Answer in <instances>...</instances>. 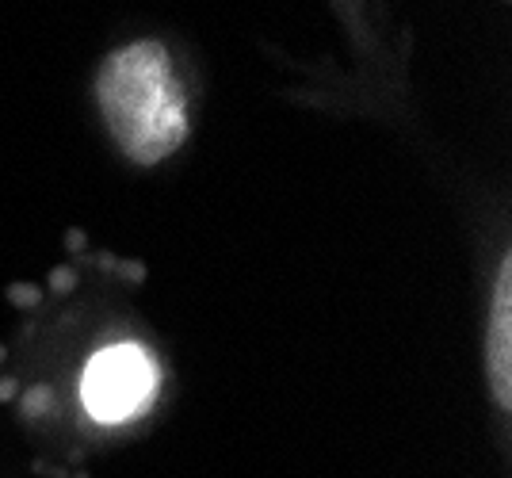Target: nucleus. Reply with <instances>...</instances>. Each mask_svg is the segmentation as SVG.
<instances>
[{
	"mask_svg": "<svg viewBox=\"0 0 512 478\" xmlns=\"http://www.w3.org/2000/svg\"><path fill=\"white\" fill-rule=\"evenodd\" d=\"M96 100L119 150L134 165H157L188 138V104L161 43L115 50L96 77Z\"/></svg>",
	"mask_w": 512,
	"mask_h": 478,
	"instance_id": "1",
	"label": "nucleus"
},
{
	"mask_svg": "<svg viewBox=\"0 0 512 478\" xmlns=\"http://www.w3.org/2000/svg\"><path fill=\"white\" fill-rule=\"evenodd\" d=\"M161 371L157 360L142 345H107L100 348L85 368L81 379V398L92 421L104 425H123L134 421L153 406L157 398Z\"/></svg>",
	"mask_w": 512,
	"mask_h": 478,
	"instance_id": "2",
	"label": "nucleus"
},
{
	"mask_svg": "<svg viewBox=\"0 0 512 478\" xmlns=\"http://www.w3.org/2000/svg\"><path fill=\"white\" fill-rule=\"evenodd\" d=\"M486 368H490V391L501 410L512 406V261H501L497 291H493L490 337H486Z\"/></svg>",
	"mask_w": 512,
	"mask_h": 478,
	"instance_id": "3",
	"label": "nucleus"
}]
</instances>
